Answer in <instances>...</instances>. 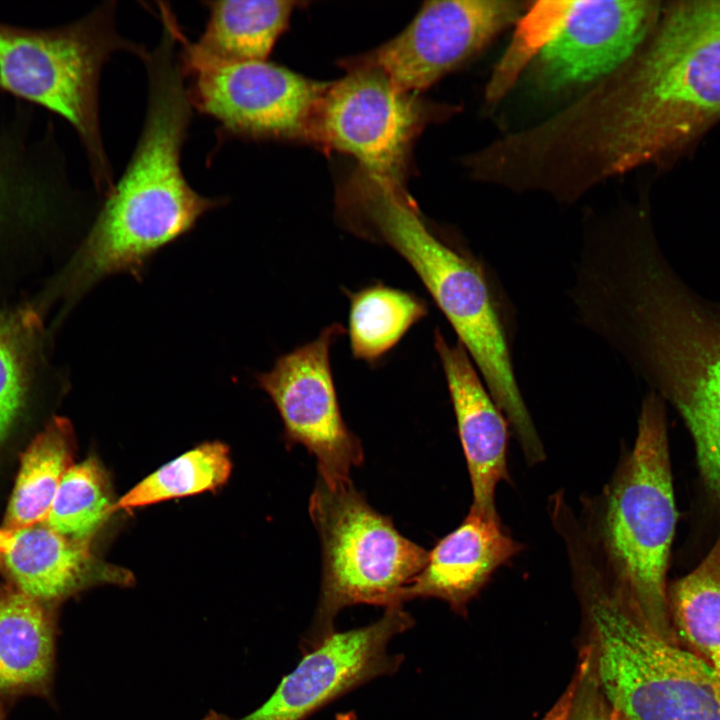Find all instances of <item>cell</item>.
I'll return each instance as SVG.
<instances>
[{
  "label": "cell",
  "mask_w": 720,
  "mask_h": 720,
  "mask_svg": "<svg viewBox=\"0 0 720 720\" xmlns=\"http://www.w3.org/2000/svg\"><path fill=\"white\" fill-rule=\"evenodd\" d=\"M343 227L387 245L419 277L450 323L510 426L532 420L516 378L510 305L489 267L434 231L401 185L358 168L337 193Z\"/></svg>",
  "instance_id": "obj_3"
},
{
  "label": "cell",
  "mask_w": 720,
  "mask_h": 720,
  "mask_svg": "<svg viewBox=\"0 0 720 720\" xmlns=\"http://www.w3.org/2000/svg\"><path fill=\"white\" fill-rule=\"evenodd\" d=\"M572 574L599 684L626 720H720V673L654 634L600 563Z\"/></svg>",
  "instance_id": "obj_5"
},
{
  "label": "cell",
  "mask_w": 720,
  "mask_h": 720,
  "mask_svg": "<svg viewBox=\"0 0 720 720\" xmlns=\"http://www.w3.org/2000/svg\"><path fill=\"white\" fill-rule=\"evenodd\" d=\"M434 347L448 387L472 489L471 509L497 513L496 488L509 481V423L465 348L435 330Z\"/></svg>",
  "instance_id": "obj_14"
},
{
  "label": "cell",
  "mask_w": 720,
  "mask_h": 720,
  "mask_svg": "<svg viewBox=\"0 0 720 720\" xmlns=\"http://www.w3.org/2000/svg\"><path fill=\"white\" fill-rule=\"evenodd\" d=\"M720 119V1L663 7L639 51L559 111L574 171L598 186L679 151Z\"/></svg>",
  "instance_id": "obj_1"
},
{
  "label": "cell",
  "mask_w": 720,
  "mask_h": 720,
  "mask_svg": "<svg viewBox=\"0 0 720 720\" xmlns=\"http://www.w3.org/2000/svg\"><path fill=\"white\" fill-rule=\"evenodd\" d=\"M577 684L576 675H574L572 681L564 691V693L561 695V697L557 700V702L553 705V707L548 711V713L544 716L542 720H566L572 699L575 693Z\"/></svg>",
  "instance_id": "obj_27"
},
{
  "label": "cell",
  "mask_w": 720,
  "mask_h": 720,
  "mask_svg": "<svg viewBox=\"0 0 720 720\" xmlns=\"http://www.w3.org/2000/svg\"><path fill=\"white\" fill-rule=\"evenodd\" d=\"M205 28L197 41L188 38L200 57L218 62L266 60L286 29L294 1H203Z\"/></svg>",
  "instance_id": "obj_18"
},
{
  "label": "cell",
  "mask_w": 720,
  "mask_h": 720,
  "mask_svg": "<svg viewBox=\"0 0 720 720\" xmlns=\"http://www.w3.org/2000/svg\"><path fill=\"white\" fill-rule=\"evenodd\" d=\"M6 707L4 701H0V720H6Z\"/></svg>",
  "instance_id": "obj_29"
},
{
  "label": "cell",
  "mask_w": 720,
  "mask_h": 720,
  "mask_svg": "<svg viewBox=\"0 0 720 720\" xmlns=\"http://www.w3.org/2000/svg\"><path fill=\"white\" fill-rule=\"evenodd\" d=\"M74 433L64 418H54L24 452L4 525L26 527L45 522L59 485L72 466Z\"/></svg>",
  "instance_id": "obj_20"
},
{
  "label": "cell",
  "mask_w": 720,
  "mask_h": 720,
  "mask_svg": "<svg viewBox=\"0 0 720 720\" xmlns=\"http://www.w3.org/2000/svg\"><path fill=\"white\" fill-rule=\"evenodd\" d=\"M112 496L102 464L95 457L87 458L64 475L45 523L68 538L89 542L113 513Z\"/></svg>",
  "instance_id": "obj_23"
},
{
  "label": "cell",
  "mask_w": 720,
  "mask_h": 720,
  "mask_svg": "<svg viewBox=\"0 0 720 720\" xmlns=\"http://www.w3.org/2000/svg\"><path fill=\"white\" fill-rule=\"evenodd\" d=\"M309 515L321 543L322 578L313 626L314 645L333 633L338 612L366 603H402V590L424 567L428 552L404 537L350 481L318 478Z\"/></svg>",
  "instance_id": "obj_7"
},
{
  "label": "cell",
  "mask_w": 720,
  "mask_h": 720,
  "mask_svg": "<svg viewBox=\"0 0 720 720\" xmlns=\"http://www.w3.org/2000/svg\"><path fill=\"white\" fill-rule=\"evenodd\" d=\"M56 626L46 604L16 588H0V701L48 696Z\"/></svg>",
  "instance_id": "obj_17"
},
{
  "label": "cell",
  "mask_w": 720,
  "mask_h": 720,
  "mask_svg": "<svg viewBox=\"0 0 720 720\" xmlns=\"http://www.w3.org/2000/svg\"><path fill=\"white\" fill-rule=\"evenodd\" d=\"M667 598L678 646L720 673V535L694 570L668 584Z\"/></svg>",
  "instance_id": "obj_19"
},
{
  "label": "cell",
  "mask_w": 720,
  "mask_h": 720,
  "mask_svg": "<svg viewBox=\"0 0 720 720\" xmlns=\"http://www.w3.org/2000/svg\"><path fill=\"white\" fill-rule=\"evenodd\" d=\"M336 720H356L355 715L351 712L338 714Z\"/></svg>",
  "instance_id": "obj_28"
},
{
  "label": "cell",
  "mask_w": 720,
  "mask_h": 720,
  "mask_svg": "<svg viewBox=\"0 0 720 720\" xmlns=\"http://www.w3.org/2000/svg\"><path fill=\"white\" fill-rule=\"evenodd\" d=\"M583 511V530L628 603L654 634L678 646L666 580L677 513L666 406L656 393L642 401L633 448Z\"/></svg>",
  "instance_id": "obj_4"
},
{
  "label": "cell",
  "mask_w": 720,
  "mask_h": 720,
  "mask_svg": "<svg viewBox=\"0 0 720 720\" xmlns=\"http://www.w3.org/2000/svg\"><path fill=\"white\" fill-rule=\"evenodd\" d=\"M531 2L429 1L393 39L354 63L381 70L405 91L417 93L478 53Z\"/></svg>",
  "instance_id": "obj_12"
},
{
  "label": "cell",
  "mask_w": 720,
  "mask_h": 720,
  "mask_svg": "<svg viewBox=\"0 0 720 720\" xmlns=\"http://www.w3.org/2000/svg\"><path fill=\"white\" fill-rule=\"evenodd\" d=\"M412 625L402 603L391 604L375 623L326 637L254 712L240 719L211 712L204 720H302L364 682L394 672L401 656L390 655L388 644Z\"/></svg>",
  "instance_id": "obj_13"
},
{
  "label": "cell",
  "mask_w": 720,
  "mask_h": 720,
  "mask_svg": "<svg viewBox=\"0 0 720 720\" xmlns=\"http://www.w3.org/2000/svg\"><path fill=\"white\" fill-rule=\"evenodd\" d=\"M345 332L333 323L256 376L279 412L287 440L316 458L319 478L329 486L350 481L364 458L359 438L342 418L331 368V346Z\"/></svg>",
  "instance_id": "obj_11"
},
{
  "label": "cell",
  "mask_w": 720,
  "mask_h": 720,
  "mask_svg": "<svg viewBox=\"0 0 720 720\" xmlns=\"http://www.w3.org/2000/svg\"><path fill=\"white\" fill-rule=\"evenodd\" d=\"M349 66L345 77L328 83L308 140L348 153L359 161V168L401 185L413 140L439 111L378 68Z\"/></svg>",
  "instance_id": "obj_9"
},
{
  "label": "cell",
  "mask_w": 720,
  "mask_h": 720,
  "mask_svg": "<svg viewBox=\"0 0 720 720\" xmlns=\"http://www.w3.org/2000/svg\"><path fill=\"white\" fill-rule=\"evenodd\" d=\"M43 145L0 133V207L9 199L43 193L67 183L62 169L45 157Z\"/></svg>",
  "instance_id": "obj_24"
},
{
  "label": "cell",
  "mask_w": 720,
  "mask_h": 720,
  "mask_svg": "<svg viewBox=\"0 0 720 720\" xmlns=\"http://www.w3.org/2000/svg\"><path fill=\"white\" fill-rule=\"evenodd\" d=\"M575 675L577 684L566 720H626L599 684L589 645L582 651Z\"/></svg>",
  "instance_id": "obj_26"
},
{
  "label": "cell",
  "mask_w": 720,
  "mask_h": 720,
  "mask_svg": "<svg viewBox=\"0 0 720 720\" xmlns=\"http://www.w3.org/2000/svg\"><path fill=\"white\" fill-rule=\"evenodd\" d=\"M658 1H553L547 37L531 60L539 90L593 86L643 46L662 11Z\"/></svg>",
  "instance_id": "obj_10"
},
{
  "label": "cell",
  "mask_w": 720,
  "mask_h": 720,
  "mask_svg": "<svg viewBox=\"0 0 720 720\" xmlns=\"http://www.w3.org/2000/svg\"><path fill=\"white\" fill-rule=\"evenodd\" d=\"M24 336L15 319L0 316V444L6 438L24 400Z\"/></svg>",
  "instance_id": "obj_25"
},
{
  "label": "cell",
  "mask_w": 720,
  "mask_h": 720,
  "mask_svg": "<svg viewBox=\"0 0 720 720\" xmlns=\"http://www.w3.org/2000/svg\"><path fill=\"white\" fill-rule=\"evenodd\" d=\"M344 292L350 303L348 334L352 355L371 365L382 360L428 314L425 300L382 282Z\"/></svg>",
  "instance_id": "obj_21"
},
{
  "label": "cell",
  "mask_w": 720,
  "mask_h": 720,
  "mask_svg": "<svg viewBox=\"0 0 720 720\" xmlns=\"http://www.w3.org/2000/svg\"><path fill=\"white\" fill-rule=\"evenodd\" d=\"M179 58L194 110L218 124L222 140L309 137L328 83L262 61L218 62L197 55L177 28Z\"/></svg>",
  "instance_id": "obj_8"
},
{
  "label": "cell",
  "mask_w": 720,
  "mask_h": 720,
  "mask_svg": "<svg viewBox=\"0 0 720 720\" xmlns=\"http://www.w3.org/2000/svg\"><path fill=\"white\" fill-rule=\"evenodd\" d=\"M148 49L122 36L116 2L77 20L45 29L0 21V91L53 112L75 130L97 192L105 197L114 174L100 125L103 68L115 53L143 59Z\"/></svg>",
  "instance_id": "obj_6"
},
{
  "label": "cell",
  "mask_w": 720,
  "mask_h": 720,
  "mask_svg": "<svg viewBox=\"0 0 720 720\" xmlns=\"http://www.w3.org/2000/svg\"><path fill=\"white\" fill-rule=\"evenodd\" d=\"M161 26L157 45L142 59L148 94L141 133L68 271L76 291L118 273L141 279L158 250L227 202L224 197L198 193L182 170V150L194 109L175 28L170 22Z\"/></svg>",
  "instance_id": "obj_2"
},
{
  "label": "cell",
  "mask_w": 720,
  "mask_h": 720,
  "mask_svg": "<svg viewBox=\"0 0 720 720\" xmlns=\"http://www.w3.org/2000/svg\"><path fill=\"white\" fill-rule=\"evenodd\" d=\"M231 468L227 446L206 442L137 483L115 502L113 513L217 489L228 480Z\"/></svg>",
  "instance_id": "obj_22"
},
{
  "label": "cell",
  "mask_w": 720,
  "mask_h": 720,
  "mask_svg": "<svg viewBox=\"0 0 720 720\" xmlns=\"http://www.w3.org/2000/svg\"><path fill=\"white\" fill-rule=\"evenodd\" d=\"M0 573L15 588L44 603L94 584L127 585L132 575L95 558L89 542L68 538L45 522L0 527Z\"/></svg>",
  "instance_id": "obj_15"
},
{
  "label": "cell",
  "mask_w": 720,
  "mask_h": 720,
  "mask_svg": "<svg viewBox=\"0 0 720 720\" xmlns=\"http://www.w3.org/2000/svg\"><path fill=\"white\" fill-rule=\"evenodd\" d=\"M522 549L498 513L470 508L460 525L428 552L424 567L402 590L400 601L438 598L463 614L494 572Z\"/></svg>",
  "instance_id": "obj_16"
}]
</instances>
